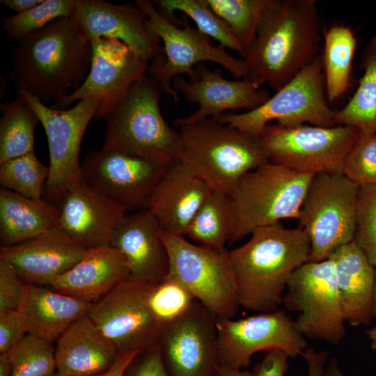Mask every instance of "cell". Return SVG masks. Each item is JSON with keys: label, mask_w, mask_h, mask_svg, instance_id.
<instances>
[{"label": "cell", "mask_w": 376, "mask_h": 376, "mask_svg": "<svg viewBox=\"0 0 376 376\" xmlns=\"http://www.w3.org/2000/svg\"><path fill=\"white\" fill-rule=\"evenodd\" d=\"M123 376H169L157 344L139 352Z\"/></svg>", "instance_id": "43"}, {"label": "cell", "mask_w": 376, "mask_h": 376, "mask_svg": "<svg viewBox=\"0 0 376 376\" xmlns=\"http://www.w3.org/2000/svg\"><path fill=\"white\" fill-rule=\"evenodd\" d=\"M324 376H345L339 369L335 358H332L329 361Z\"/></svg>", "instance_id": "51"}, {"label": "cell", "mask_w": 376, "mask_h": 376, "mask_svg": "<svg viewBox=\"0 0 376 376\" xmlns=\"http://www.w3.org/2000/svg\"><path fill=\"white\" fill-rule=\"evenodd\" d=\"M100 375H98V376H100ZM53 376H67V375H63L61 373H59L56 372V373H55Z\"/></svg>", "instance_id": "54"}, {"label": "cell", "mask_w": 376, "mask_h": 376, "mask_svg": "<svg viewBox=\"0 0 376 376\" xmlns=\"http://www.w3.org/2000/svg\"><path fill=\"white\" fill-rule=\"evenodd\" d=\"M169 257L166 277L184 286L217 318H233L240 306L229 251L194 244L162 230Z\"/></svg>", "instance_id": "10"}, {"label": "cell", "mask_w": 376, "mask_h": 376, "mask_svg": "<svg viewBox=\"0 0 376 376\" xmlns=\"http://www.w3.org/2000/svg\"><path fill=\"white\" fill-rule=\"evenodd\" d=\"M242 45L244 56L277 0H207ZM243 58V59H244Z\"/></svg>", "instance_id": "35"}, {"label": "cell", "mask_w": 376, "mask_h": 376, "mask_svg": "<svg viewBox=\"0 0 376 376\" xmlns=\"http://www.w3.org/2000/svg\"><path fill=\"white\" fill-rule=\"evenodd\" d=\"M87 249L58 227L22 243L0 247V260L26 283L49 286L75 265Z\"/></svg>", "instance_id": "21"}, {"label": "cell", "mask_w": 376, "mask_h": 376, "mask_svg": "<svg viewBox=\"0 0 376 376\" xmlns=\"http://www.w3.org/2000/svg\"><path fill=\"white\" fill-rule=\"evenodd\" d=\"M353 242L376 265V185L359 186Z\"/></svg>", "instance_id": "41"}, {"label": "cell", "mask_w": 376, "mask_h": 376, "mask_svg": "<svg viewBox=\"0 0 376 376\" xmlns=\"http://www.w3.org/2000/svg\"><path fill=\"white\" fill-rule=\"evenodd\" d=\"M49 176V166L42 163L34 152L0 164V185L26 198H42Z\"/></svg>", "instance_id": "36"}, {"label": "cell", "mask_w": 376, "mask_h": 376, "mask_svg": "<svg viewBox=\"0 0 376 376\" xmlns=\"http://www.w3.org/2000/svg\"><path fill=\"white\" fill-rule=\"evenodd\" d=\"M298 313L295 325L305 338L337 345L346 335L336 265L331 258L309 261L290 276L283 301Z\"/></svg>", "instance_id": "13"}, {"label": "cell", "mask_w": 376, "mask_h": 376, "mask_svg": "<svg viewBox=\"0 0 376 376\" xmlns=\"http://www.w3.org/2000/svg\"><path fill=\"white\" fill-rule=\"evenodd\" d=\"M27 283L8 263L0 260V314L19 310Z\"/></svg>", "instance_id": "42"}, {"label": "cell", "mask_w": 376, "mask_h": 376, "mask_svg": "<svg viewBox=\"0 0 376 376\" xmlns=\"http://www.w3.org/2000/svg\"><path fill=\"white\" fill-rule=\"evenodd\" d=\"M135 6L145 13L148 30L164 45L163 53L149 63L146 73L159 83L163 93L174 102H178L179 95L172 86L173 79L185 74L194 80L195 67L203 62L219 64L235 77L246 78L244 60L234 57L219 45H213L208 36L190 26L185 16L182 17L180 26L164 17L152 1L136 0Z\"/></svg>", "instance_id": "6"}, {"label": "cell", "mask_w": 376, "mask_h": 376, "mask_svg": "<svg viewBox=\"0 0 376 376\" xmlns=\"http://www.w3.org/2000/svg\"><path fill=\"white\" fill-rule=\"evenodd\" d=\"M139 352H128L119 354L113 365L100 376H123L130 362Z\"/></svg>", "instance_id": "47"}, {"label": "cell", "mask_w": 376, "mask_h": 376, "mask_svg": "<svg viewBox=\"0 0 376 376\" xmlns=\"http://www.w3.org/2000/svg\"><path fill=\"white\" fill-rule=\"evenodd\" d=\"M212 191L186 164H170L159 182L148 209L164 232L185 236L186 230Z\"/></svg>", "instance_id": "24"}, {"label": "cell", "mask_w": 376, "mask_h": 376, "mask_svg": "<svg viewBox=\"0 0 376 376\" xmlns=\"http://www.w3.org/2000/svg\"><path fill=\"white\" fill-rule=\"evenodd\" d=\"M58 207L42 198H26L0 189V243L10 246L57 227Z\"/></svg>", "instance_id": "29"}, {"label": "cell", "mask_w": 376, "mask_h": 376, "mask_svg": "<svg viewBox=\"0 0 376 376\" xmlns=\"http://www.w3.org/2000/svg\"><path fill=\"white\" fill-rule=\"evenodd\" d=\"M336 113L328 104L318 55L258 108L240 113L227 112L217 121L256 138L273 120L284 125L335 126Z\"/></svg>", "instance_id": "9"}, {"label": "cell", "mask_w": 376, "mask_h": 376, "mask_svg": "<svg viewBox=\"0 0 376 376\" xmlns=\"http://www.w3.org/2000/svg\"><path fill=\"white\" fill-rule=\"evenodd\" d=\"M367 335L370 340L371 349L373 351H376V325L368 330Z\"/></svg>", "instance_id": "52"}, {"label": "cell", "mask_w": 376, "mask_h": 376, "mask_svg": "<svg viewBox=\"0 0 376 376\" xmlns=\"http://www.w3.org/2000/svg\"><path fill=\"white\" fill-rule=\"evenodd\" d=\"M11 376H53L56 370L53 342L27 334L9 352Z\"/></svg>", "instance_id": "38"}, {"label": "cell", "mask_w": 376, "mask_h": 376, "mask_svg": "<svg viewBox=\"0 0 376 376\" xmlns=\"http://www.w3.org/2000/svg\"><path fill=\"white\" fill-rule=\"evenodd\" d=\"M288 357L282 350L267 352L263 360L253 368L251 376H284L288 370Z\"/></svg>", "instance_id": "45"}, {"label": "cell", "mask_w": 376, "mask_h": 376, "mask_svg": "<svg viewBox=\"0 0 376 376\" xmlns=\"http://www.w3.org/2000/svg\"><path fill=\"white\" fill-rule=\"evenodd\" d=\"M217 317L196 302L164 324L157 343L169 376H218Z\"/></svg>", "instance_id": "16"}, {"label": "cell", "mask_w": 376, "mask_h": 376, "mask_svg": "<svg viewBox=\"0 0 376 376\" xmlns=\"http://www.w3.org/2000/svg\"><path fill=\"white\" fill-rule=\"evenodd\" d=\"M321 55L327 101L334 102L348 90L352 80V63L357 47L353 30L345 24H333L323 33Z\"/></svg>", "instance_id": "30"}, {"label": "cell", "mask_w": 376, "mask_h": 376, "mask_svg": "<svg viewBox=\"0 0 376 376\" xmlns=\"http://www.w3.org/2000/svg\"><path fill=\"white\" fill-rule=\"evenodd\" d=\"M93 304L49 286L27 283L19 312L28 334L53 342L75 321L87 315Z\"/></svg>", "instance_id": "28"}, {"label": "cell", "mask_w": 376, "mask_h": 376, "mask_svg": "<svg viewBox=\"0 0 376 376\" xmlns=\"http://www.w3.org/2000/svg\"><path fill=\"white\" fill-rule=\"evenodd\" d=\"M308 366V376H324V366L328 358L326 351H316L307 347L302 353Z\"/></svg>", "instance_id": "46"}, {"label": "cell", "mask_w": 376, "mask_h": 376, "mask_svg": "<svg viewBox=\"0 0 376 376\" xmlns=\"http://www.w3.org/2000/svg\"><path fill=\"white\" fill-rule=\"evenodd\" d=\"M168 166L102 149L87 154L81 171L86 185L127 213L148 209Z\"/></svg>", "instance_id": "17"}, {"label": "cell", "mask_w": 376, "mask_h": 376, "mask_svg": "<svg viewBox=\"0 0 376 376\" xmlns=\"http://www.w3.org/2000/svg\"><path fill=\"white\" fill-rule=\"evenodd\" d=\"M236 213L230 196L212 191L190 222L185 235L198 245L224 249L233 237Z\"/></svg>", "instance_id": "31"}, {"label": "cell", "mask_w": 376, "mask_h": 376, "mask_svg": "<svg viewBox=\"0 0 376 376\" xmlns=\"http://www.w3.org/2000/svg\"><path fill=\"white\" fill-rule=\"evenodd\" d=\"M159 83L145 73L130 87L107 118L102 149L169 165L179 160L178 131L164 118Z\"/></svg>", "instance_id": "4"}, {"label": "cell", "mask_w": 376, "mask_h": 376, "mask_svg": "<svg viewBox=\"0 0 376 376\" xmlns=\"http://www.w3.org/2000/svg\"><path fill=\"white\" fill-rule=\"evenodd\" d=\"M196 301L184 286L169 277L154 283L148 298L149 307L162 326L185 313Z\"/></svg>", "instance_id": "39"}, {"label": "cell", "mask_w": 376, "mask_h": 376, "mask_svg": "<svg viewBox=\"0 0 376 376\" xmlns=\"http://www.w3.org/2000/svg\"><path fill=\"white\" fill-rule=\"evenodd\" d=\"M343 173L359 186L376 185V132L359 130L345 157Z\"/></svg>", "instance_id": "40"}, {"label": "cell", "mask_w": 376, "mask_h": 376, "mask_svg": "<svg viewBox=\"0 0 376 376\" xmlns=\"http://www.w3.org/2000/svg\"><path fill=\"white\" fill-rule=\"evenodd\" d=\"M320 41L315 0H277L244 58L246 78L277 91L319 55Z\"/></svg>", "instance_id": "2"}, {"label": "cell", "mask_w": 376, "mask_h": 376, "mask_svg": "<svg viewBox=\"0 0 376 376\" xmlns=\"http://www.w3.org/2000/svg\"><path fill=\"white\" fill-rule=\"evenodd\" d=\"M162 233L148 209L125 215L112 235L110 246L123 256L130 278L156 283L166 277L169 257Z\"/></svg>", "instance_id": "22"}, {"label": "cell", "mask_w": 376, "mask_h": 376, "mask_svg": "<svg viewBox=\"0 0 376 376\" xmlns=\"http://www.w3.org/2000/svg\"><path fill=\"white\" fill-rule=\"evenodd\" d=\"M374 311L376 318V265L375 266V283H374Z\"/></svg>", "instance_id": "53"}, {"label": "cell", "mask_w": 376, "mask_h": 376, "mask_svg": "<svg viewBox=\"0 0 376 376\" xmlns=\"http://www.w3.org/2000/svg\"><path fill=\"white\" fill-rule=\"evenodd\" d=\"M177 126L179 160L212 191L232 197L245 174L269 162L256 138L212 118Z\"/></svg>", "instance_id": "5"}, {"label": "cell", "mask_w": 376, "mask_h": 376, "mask_svg": "<svg viewBox=\"0 0 376 376\" xmlns=\"http://www.w3.org/2000/svg\"><path fill=\"white\" fill-rule=\"evenodd\" d=\"M72 17L91 42L99 38L118 40L148 63L163 53L159 39L147 27L146 15L136 6L77 0Z\"/></svg>", "instance_id": "20"}, {"label": "cell", "mask_w": 376, "mask_h": 376, "mask_svg": "<svg viewBox=\"0 0 376 376\" xmlns=\"http://www.w3.org/2000/svg\"><path fill=\"white\" fill-rule=\"evenodd\" d=\"M38 116L45 130L49 153V176L42 198L57 205L72 188L84 183L79 152L86 128L100 106L96 99H85L64 109L47 106L32 95L16 91Z\"/></svg>", "instance_id": "12"}, {"label": "cell", "mask_w": 376, "mask_h": 376, "mask_svg": "<svg viewBox=\"0 0 376 376\" xmlns=\"http://www.w3.org/2000/svg\"><path fill=\"white\" fill-rule=\"evenodd\" d=\"M153 284L127 279L92 305L88 316L120 354L140 352L157 343L162 326L148 301Z\"/></svg>", "instance_id": "14"}, {"label": "cell", "mask_w": 376, "mask_h": 376, "mask_svg": "<svg viewBox=\"0 0 376 376\" xmlns=\"http://www.w3.org/2000/svg\"><path fill=\"white\" fill-rule=\"evenodd\" d=\"M12 363L8 353L0 354V376H11Z\"/></svg>", "instance_id": "50"}, {"label": "cell", "mask_w": 376, "mask_h": 376, "mask_svg": "<svg viewBox=\"0 0 376 376\" xmlns=\"http://www.w3.org/2000/svg\"><path fill=\"white\" fill-rule=\"evenodd\" d=\"M359 189L343 173L313 175L297 219L310 240V261L327 259L353 241Z\"/></svg>", "instance_id": "11"}, {"label": "cell", "mask_w": 376, "mask_h": 376, "mask_svg": "<svg viewBox=\"0 0 376 376\" xmlns=\"http://www.w3.org/2000/svg\"><path fill=\"white\" fill-rule=\"evenodd\" d=\"M91 43V64L85 81L51 107L64 109L82 100L96 99L100 106L95 118L105 119L132 85L146 73L149 63L118 40L99 38Z\"/></svg>", "instance_id": "18"}, {"label": "cell", "mask_w": 376, "mask_h": 376, "mask_svg": "<svg viewBox=\"0 0 376 376\" xmlns=\"http://www.w3.org/2000/svg\"><path fill=\"white\" fill-rule=\"evenodd\" d=\"M218 376H251V372L234 369L224 365H221L219 368Z\"/></svg>", "instance_id": "49"}, {"label": "cell", "mask_w": 376, "mask_h": 376, "mask_svg": "<svg viewBox=\"0 0 376 376\" xmlns=\"http://www.w3.org/2000/svg\"><path fill=\"white\" fill-rule=\"evenodd\" d=\"M120 353L87 315L75 321L56 340V370L67 376H98Z\"/></svg>", "instance_id": "25"}, {"label": "cell", "mask_w": 376, "mask_h": 376, "mask_svg": "<svg viewBox=\"0 0 376 376\" xmlns=\"http://www.w3.org/2000/svg\"><path fill=\"white\" fill-rule=\"evenodd\" d=\"M157 10L173 23L180 25L174 13L182 12L191 18L198 30L219 42L223 47L237 52L244 56L243 48L226 23L217 15L207 0H156L152 1Z\"/></svg>", "instance_id": "34"}, {"label": "cell", "mask_w": 376, "mask_h": 376, "mask_svg": "<svg viewBox=\"0 0 376 376\" xmlns=\"http://www.w3.org/2000/svg\"><path fill=\"white\" fill-rule=\"evenodd\" d=\"M43 0H1V5L15 12L19 13L40 3Z\"/></svg>", "instance_id": "48"}, {"label": "cell", "mask_w": 376, "mask_h": 376, "mask_svg": "<svg viewBox=\"0 0 376 376\" xmlns=\"http://www.w3.org/2000/svg\"><path fill=\"white\" fill-rule=\"evenodd\" d=\"M77 0H43L24 12L1 17V29L11 39L19 40L44 28L56 19L71 17Z\"/></svg>", "instance_id": "37"}, {"label": "cell", "mask_w": 376, "mask_h": 376, "mask_svg": "<svg viewBox=\"0 0 376 376\" xmlns=\"http://www.w3.org/2000/svg\"><path fill=\"white\" fill-rule=\"evenodd\" d=\"M216 323L221 363L234 369L246 368L258 352L279 350L296 358L308 347L294 320L282 310L238 320L217 318Z\"/></svg>", "instance_id": "15"}, {"label": "cell", "mask_w": 376, "mask_h": 376, "mask_svg": "<svg viewBox=\"0 0 376 376\" xmlns=\"http://www.w3.org/2000/svg\"><path fill=\"white\" fill-rule=\"evenodd\" d=\"M313 176L270 162L245 174L231 197L236 226L230 243L282 219H298Z\"/></svg>", "instance_id": "7"}, {"label": "cell", "mask_w": 376, "mask_h": 376, "mask_svg": "<svg viewBox=\"0 0 376 376\" xmlns=\"http://www.w3.org/2000/svg\"><path fill=\"white\" fill-rule=\"evenodd\" d=\"M244 244L229 251L240 306L263 313L278 309L288 281L310 261L311 243L297 227L280 222L255 230Z\"/></svg>", "instance_id": "3"}, {"label": "cell", "mask_w": 376, "mask_h": 376, "mask_svg": "<svg viewBox=\"0 0 376 376\" xmlns=\"http://www.w3.org/2000/svg\"><path fill=\"white\" fill-rule=\"evenodd\" d=\"M127 279L130 272L123 256L107 245L88 249L83 258L49 287L94 303Z\"/></svg>", "instance_id": "26"}, {"label": "cell", "mask_w": 376, "mask_h": 376, "mask_svg": "<svg viewBox=\"0 0 376 376\" xmlns=\"http://www.w3.org/2000/svg\"><path fill=\"white\" fill-rule=\"evenodd\" d=\"M0 164L34 152V131L40 120L21 97L1 104Z\"/></svg>", "instance_id": "33"}, {"label": "cell", "mask_w": 376, "mask_h": 376, "mask_svg": "<svg viewBox=\"0 0 376 376\" xmlns=\"http://www.w3.org/2000/svg\"><path fill=\"white\" fill-rule=\"evenodd\" d=\"M10 79L16 91L44 104L61 101L87 77L92 43L72 17L55 19L19 40L13 47Z\"/></svg>", "instance_id": "1"}, {"label": "cell", "mask_w": 376, "mask_h": 376, "mask_svg": "<svg viewBox=\"0 0 376 376\" xmlns=\"http://www.w3.org/2000/svg\"><path fill=\"white\" fill-rule=\"evenodd\" d=\"M27 334L18 311L0 314V354L9 352Z\"/></svg>", "instance_id": "44"}, {"label": "cell", "mask_w": 376, "mask_h": 376, "mask_svg": "<svg viewBox=\"0 0 376 376\" xmlns=\"http://www.w3.org/2000/svg\"><path fill=\"white\" fill-rule=\"evenodd\" d=\"M359 130L346 125L321 127L269 123L256 137L270 162L304 174L343 173L345 157Z\"/></svg>", "instance_id": "8"}, {"label": "cell", "mask_w": 376, "mask_h": 376, "mask_svg": "<svg viewBox=\"0 0 376 376\" xmlns=\"http://www.w3.org/2000/svg\"><path fill=\"white\" fill-rule=\"evenodd\" d=\"M329 258L336 265L345 321L352 326L368 324L375 318V267L353 241L337 248Z\"/></svg>", "instance_id": "27"}, {"label": "cell", "mask_w": 376, "mask_h": 376, "mask_svg": "<svg viewBox=\"0 0 376 376\" xmlns=\"http://www.w3.org/2000/svg\"><path fill=\"white\" fill-rule=\"evenodd\" d=\"M363 75L348 102L336 110L337 125L376 132V35L363 49L361 56Z\"/></svg>", "instance_id": "32"}, {"label": "cell", "mask_w": 376, "mask_h": 376, "mask_svg": "<svg viewBox=\"0 0 376 376\" xmlns=\"http://www.w3.org/2000/svg\"><path fill=\"white\" fill-rule=\"evenodd\" d=\"M195 70L194 80L187 81L178 76L172 81L173 89L181 93L187 102L199 106L198 109L189 116L175 119V126L205 118L217 120L228 111L253 110L270 97L267 90L247 78L225 79L220 70H211L204 63L198 64Z\"/></svg>", "instance_id": "19"}, {"label": "cell", "mask_w": 376, "mask_h": 376, "mask_svg": "<svg viewBox=\"0 0 376 376\" xmlns=\"http://www.w3.org/2000/svg\"><path fill=\"white\" fill-rule=\"evenodd\" d=\"M56 206L60 210L57 227L87 249L110 245L127 214L84 182L68 190Z\"/></svg>", "instance_id": "23"}]
</instances>
